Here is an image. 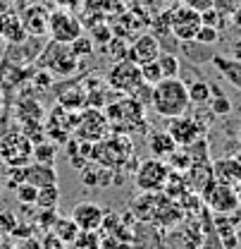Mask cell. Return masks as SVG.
Masks as SVG:
<instances>
[{
	"mask_svg": "<svg viewBox=\"0 0 241 249\" xmlns=\"http://www.w3.org/2000/svg\"><path fill=\"white\" fill-rule=\"evenodd\" d=\"M151 108L165 120H172V118H179L184 113H189L191 101H189L186 82L179 77L158 82L151 93Z\"/></svg>",
	"mask_w": 241,
	"mask_h": 249,
	"instance_id": "obj_1",
	"label": "cell"
},
{
	"mask_svg": "<svg viewBox=\"0 0 241 249\" xmlns=\"http://www.w3.org/2000/svg\"><path fill=\"white\" fill-rule=\"evenodd\" d=\"M170 165L162 160V158H148V160H144L139 168H136V173H134V182L136 187L141 189V192H146V194H158V192H162L165 185H167V180H170Z\"/></svg>",
	"mask_w": 241,
	"mask_h": 249,
	"instance_id": "obj_2",
	"label": "cell"
},
{
	"mask_svg": "<svg viewBox=\"0 0 241 249\" xmlns=\"http://www.w3.org/2000/svg\"><path fill=\"white\" fill-rule=\"evenodd\" d=\"M201 199L206 204V209L210 211L212 216H222V213H234L239 211V199L237 192L232 185H222L217 180H210L208 185L203 187Z\"/></svg>",
	"mask_w": 241,
	"mask_h": 249,
	"instance_id": "obj_3",
	"label": "cell"
},
{
	"mask_svg": "<svg viewBox=\"0 0 241 249\" xmlns=\"http://www.w3.org/2000/svg\"><path fill=\"white\" fill-rule=\"evenodd\" d=\"M84 34V24L79 17L72 15V10H53L50 12V19H48V36L55 41V43H62V46H69L74 38H79Z\"/></svg>",
	"mask_w": 241,
	"mask_h": 249,
	"instance_id": "obj_4",
	"label": "cell"
},
{
	"mask_svg": "<svg viewBox=\"0 0 241 249\" xmlns=\"http://www.w3.org/2000/svg\"><path fill=\"white\" fill-rule=\"evenodd\" d=\"M201 27H203L201 12H196V10H191V7H186V5L172 7V15H170V31H172V36H175L177 41H181V43L193 41Z\"/></svg>",
	"mask_w": 241,
	"mask_h": 249,
	"instance_id": "obj_5",
	"label": "cell"
},
{
	"mask_svg": "<svg viewBox=\"0 0 241 249\" xmlns=\"http://www.w3.org/2000/svg\"><path fill=\"white\" fill-rule=\"evenodd\" d=\"M206 132V124L201 123V118L196 115H179V118H172L167 120V134L175 139L177 146H189L193 144L196 139H201Z\"/></svg>",
	"mask_w": 241,
	"mask_h": 249,
	"instance_id": "obj_6",
	"label": "cell"
},
{
	"mask_svg": "<svg viewBox=\"0 0 241 249\" xmlns=\"http://www.w3.org/2000/svg\"><path fill=\"white\" fill-rule=\"evenodd\" d=\"M108 84L120 93H131L144 84L141 67L129 60H117V65H112L108 72Z\"/></svg>",
	"mask_w": 241,
	"mask_h": 249,
	"instance_id": "obj_7",
	"label": "cell"
},
{
	"mask_svg": "<svg viewBox=\"0 0 241 249\" xmlns=\"http://www.w3.org/2000/svg\"><path fill=\"white\" fill-rule=\"evenodd\" d=\"M160 53H162V46H160V41L155 38V34H139V36L129 43L124 60H129L141 67V65H148V62L158 60Z\"/></svg>",
	"mask_w": 241,
	"mask_h": 249,
	"instance_id": "obj_8",
	"label": "cell"
},
{
	"mask_svg": "<svg viewBox=\"0 0 241 249\" xmlns=\"http://www.w3.org/2000/svg\"><path fill=\"white\" fill-rule=\"evenodd\" d=\"M72 220L77 223V228L81 232H98L105 223V209L93 204V201H81L72 209Z\"/></svg>",
	"mask_w": 241,
	"mask_h": 249,
	"instance_id": "obj_9",
	"label": "cell"
},
{
	"mask_svg": "<svg viewBox=\"0 0 241 249\" xmlns=\"http://www.w3.org/2000/svg\"><path fill=\"white\" fill-rule=\"evenodd\" d=\"M22 27L27 31V36H46L48 34V19H50V10L41 2H29L22 7L19 12Z\"/></svg>",
	"mask_w": 241,
	"mask_h": 249,
	"instance_id": "obj_10",
	"label": "cell"
},
{
	"mask_svg": "<svg viewBox=\"0 0 241 249\" xmlns=\"http://www.w3.org/2000/svg\"><path fill=\"white\" fill-rule=\"evenodd\" d=\"M0 151H2V158L10 165H19V163H24L31 156L33 146H31L29 139L22 137V134H7L2 139V144H0Z\"/></svg>",
	"mask_w": 241,
	"mask_h": 249,
	"instance_id": "obj_11",
	"label": "cell"
},
{
	"mask_svg": "<svg viewBox=\"0 0 241 249\" xmlns=\"http://www.w3.org/2000/svg\"><path fill=\"white\" fill-rule=\"evenodd\" d=\"M210 170H212V180H217L222 185L237 187L241 182V163L237 160V156L215 158L210 163Z\"/></svg>",
	"mask_w": 241,
	"mask_h": 249,
	"instance_id": "obj_12",
	"label": "cell"
},
{
	"mask_svg": "<svg viewBox=\"0 0 241 249\" xmlns=\"http://www.w3.org/2000/svg\"><path fill=\"white\" fill-rule=\"evenodd\" d=\"M0 41H5L10 46H17V43L27 41V31L22 27V19L12 10H2L0 12Z\"/></svg>",
	"mask_w": 241,
	"mask_h": 249,
	"instance_id": "obj_13",
	"label": "cell"
},
{
	"mask_svg": "<svg viewBox=\"0 0 241 249\" xmlns=\"http://www.w3.org/2000/svg\"><path fill=\"white\" fill-rule=\"evenodd\" d=\"M210 62H212V67H215L232 87H237L241 91V62L239 60H234V58H229V55L215 53V55H210Z\"/></svg>",
	"mask_w": 241,
	"mask_h": 249,
	"instance_id": "obj_14",
	"label": "cell"
},
{
	"mask_svg": "<svg viewBox=\"0 0 241 249\" xmlns=\"http://www.w3.org/2000/svg\"><path fill=\"white\" fill-rule=\"evenodd\" d=\"M24 182L33 185L36 189H43V187H53L58 185V175L53 170V165H43V163H36L24 168Z\"/></svg>",
	"mask_w": 241,
	"mask_h": 249,
	"instance_id": "obj_15",
	"label": "cell"
},
{
	"mask_svg": "<svg viewBox=\"0 0 241 249\" xmlns=\"http://www.w3.org/2000/svg\"><path fill=\"white\" fill-rule=\"evenodd\" d=\"M84 118H86L91 124L89 127H77V137H79L81 142L91 144V142L100 139V137L96 134V129L105 137V132H108V120H105V115H103V113H98V110H86V113H84Z\"/></svg>",
	"mask_w": 241,
	"mask_h": 249,
	"instance_id": "obj_16",
	"label": "cell"
},
{
	"mask_svg": "<svg viewBox=\"0 0 241 249\" xmlns=\"http://www.w3.org/2000/svg\"><path fill=\"white\" fill-rule=\"evenodd\" d=\"M81 182L86 187H108L115 182V175L105 168V165H96V163H86L81 168Z\"/></svg>",
	"mask_w": 241,
	"mask_h": 249,
	"instance_id": "obj_17",
	"label": "cell"
},
{
	"mask_svg": "<svg viewBox=\"0 0 241 249\" xmlns=\"http://www.w3.org/2000/svg\"><path fill=\"white\" fill-rule=\"evenodd\" d=\"M148 146H151L153 158H167V156H172L177 151V144H175V139L167 134V129H165V132H151Z\"/></svg>",
	"mask_w": 241,
	"mask_h": 249,
	"instance_id": "obj_18",
	"label": "cell"
},
{
	"mask_svg": "<svg viewBox=\"0 0 241 249\" xmlns=\"http://www.w3.org/2000/svg\"><path fill=\"white\" fill-rule=\"evenodd\" d=\"M79 228H77V223L72 220V218H55V223H53V235L60 240L62 245H72V242H77V237H79Z\"/></svg>",
	"mask_w": 241,
	"mask_h": 249,
	"instance_id": "obj_19",
	"label": "cell"
},
{
	"mask_svg": "<svg viewBox=\"0 0 241 249\" xmlns=\"http://www.w3.org/2000/svg\"><path fill=\"white\" fill-rule=\"evenodd\" d=\"M189 87V101L191 106H208L212 98V84L210 82H203V79H196Z\"/></svg>",
	"mask_w": 241,
	"mask_h": 249,
	"instance_id": "obj_20",
	"label": "cell"
},
{
	"mask_svg": "<svg viewBox=\"0 0 241 249\" xmlns=\"http://www.w3.org/2000/svg\"><path fill=\"white\" fill-rule=\"evenodd\" d=\"M58 201H60V187L58 185L43 187V189H38V194H36V204H38L43 211H55Z\"/></svg>",
	"mask_w": 241,
	"mask_h": 249,
	"instance_id": "obj_21",
	"label": "cell"
},
{
	"mask_svg": "<svg viewBox=\"0 0 241 249\" xmlns=\"http://www.w3.org/2000/svg\"><path fill=\"white\" fill-rule=\"evenodd\" d=\"M158 67H160V72H162V79H172V77H179L181 62L175 53H160Z\"/></svg>",
	"mask_w": 241,
	"mask_h": 249,
	"instance_id": "obj_22",
	"label": "cell"
},
{
	"mask_svg": "<svg viewBox=\"0 0 241 249\" xmlns=\"http://www.w3.org/2000/svg\"><path fill=\"white\" fill-rule=\"evenodd\" d=\"M210 113L212 115H217V118H222V115H229L232 113V101L225 96V93L220 91L217 87H212V98H210Z\"/></svg>",
	"mask_w": 241,
	"mask_h": 249,
	"instance_id": "obj_23",
	"label": "cell"
},
{
	"mask_svg": "<svg viewBox=\"0 0 241 249\" xmlns=\"http://www.w3.org/2000/svg\"><path fill=\"white\" fill-rule=\"evenodd\" d=\"M69 51H72V55L79 60V58H91L93 55V38L91 36H79V38H74L72 43H69Z\"/></svg>",
	"mask_w": 241,
	"mask_h": 249,
	"instance_id": "obj_24",
	"label": "cell"
},
{
	"mask_svg": "<svg viewBox=\"0 0 241 249\" xmlns=\"http://www.w3.org/2000/svg\"><path fill=\"white\" fill-rule=\"evenodd\" d=\"M31 154L36 156V160L43 163V165H53L55 163V146L53 144H36Z\"/></svg>",
	"mask_w": 241,
	"mask_h": 249,
	"instance_id": "obj_25",
	"label": "cell"
},
{
	"mask_svg": "<svg viewBox=\"0 0 241 249\" xmlns=\"http://www.w3.org/2000/svg\"><path fill=\"white\" fill-rule=\"evenodd\" d=\"M141 79L146 84H151V87H155L158 82H162V72L158 67V60L148 62V65H141Z\"/></svg>",
	"mask_w": 241,
	"mask_h": 249,
	"instance_id": "obj_26",
	"label": "cell"
},
{
	"mask_svg": "<svg viewBox=\"0 0 241 249\" xmlns=\"http://www.w3.org/2000/svg\"><path fill=\"white\" fill-rule=\"evenodd\" d=\"M198 46H212V43H217L220 41V29H215V27H201L198 34H196V38H193Z\"/></svg>",
	"mask_w": 241,
	"mask_h": 249,
	"instance_id": "obj_27",
	"label": "cell"
},
{
	"mask_svg": "<svg viewBox=\"0 0 241 249\" xmlns=\"http://www.w3.org/2000/svg\"><path fill=\"white\" fill-rule=\"evenodd\" d=\"M239 7H241L239 0H215V2H212V10H215V12H220L222 17H227V19H229Z\"/></svg>",
	"mask_w": 241,
	"mask_h": 249,
	"instance_id": "obj_28",
	"label": "cell"
},
{
	"mask_svg": "<svg viewBox=\"0 0 241 249\" xmlns=\"http://www.w3.org/2000/svg\"><path fill=\"white\" fill-rule=\"evenodd\" d=\"M201 22H203L206 27L222 29V27L227 24V17H222V15H220V12H215V10H206V12H201Z\"/></svg>",
	"mask_w": 241,
	"mask_h": 249,
	"instance_id": "obj_29",
	"label": "cell"
},
{
	"mask_svg": "<svg viewBox=\"0 0 241 249\" xmlns=\"http://www.w3.org/2000/svg\"><path fill=\"white\" fill-rule=\"evenodd\" d=\"M36 194H38V189L29 182H24V185H17V199L19 201H27V204H36Z\"/></svg>",
	"mask_w": 241,
	"mask_h": 249,
	"instance_id": "obj_30",
	"label": "cell"
},
{
	"mask_svg": "<svg viewBox=\"0 0 241 249\" xmlns=\"http://www.w3.org/2000/svg\"><path fill=\"white\" fill-rule=\"evenodd\" d=\"M212 2L215 0H181V5L196 10V12H206V10H212Z\"/></svg>",
	"mask_w": 241,
	"mask_h": 249,
	"instance_id": "obj_31",
	"label": "cell"
},
{
	"mask_svg": "<svg viewBox=\"0 0 241 249\" xmlns=\"http://www.w3.org/2000/svg\"><path fill=\"white\" fill-rule=\"evenodd\" d=\"M58 7H62V10H79L81 5H84V0H53Z\"/></svg>",
	"mask_w": 241,
	"mask_h": 249,
	"instance_id": "obj_32",
	"label": "cell"
},
{
	"mask_svg": "<svg viewBox=\"0 0 241 249\" xmlns=\"http://www.w3.org/2000/svg\"><path fill=\"white\" fill-rule=\"evenodd\" d=\"M229 58H234V60L241 62V41H237V43L232 46V55H229Z\"/></svg>",
	"mask_w": 241,
	"mask_h": 249,
	"instance_id": "obj_33",
	"label": "cell"
},
{
	"mask_svg": "<svg viewBox=\"0 0 241 249\" xmlns=\"http://www.w3.org/2000/svg\"><path fill=\"white\" fill-rule=\"evenodd\" d=\"M232 24H234V27H239V29H241V7L237 10V12H234V15H232Z\"/></svg>",
	"mask_w": 241,
	"mask_h": 249,
	"instance_id": "obj_34",
	"label": "cell"
},
{
	"mask_svg": "<svg viewBox=\"0 0 241 249\" xmlns=\"http://www.w3.org/2000/svg\"><path fill=\"white\" fill-rule=\"evenodd\" d=\"M234 249H241V228L237 230V245H234Z\"/></svg>",
	"mask_w": 241,
	"mask_h": 249,
	"instance_id": "obj_35",
	"label": "cell"
},
{
	"mask_svg": "<svg viewBox=\"0 0 241 249\" xmlns=\"http://www.w3.org/2000/svg\"><path fill=\"white\" fill-rule=\"evenodd\" d=\"M234 192H237V199H239V209H241V182L234 187Z\"/></svg>",
	"mask_w": 241,
	"mask_h": 249,
	"instance_id": "obj_36",
	"label": "cell"
},
{
	"mask_svg": "<svg viewBox=\"0 0 241 249\" xmlns=\"http://www.w3.org/2000/svg\"><path fill=\"white\" fill-rule=\"evenodd\" d=\"M237 139H239V144H241V123L237 124Z\"/></svg>",
	"mask_w": 241,
	"mask_h": 249,
	"instance_id": "obj_37",
	"label": "cell"
},
{
	"mask_svg": "<svg viewBox=\"0 0 241 249\" xmlns=\"http://www.w3.org/2000/svg\"><path fill=\"white\" fill-rule=\"evenodd\" d=\"M22 2H24V5H29V2H38V0H22Z\"/></svg>",
	"mask_w": 241,
	"mask_h": 249,
	"instance_id": "obj_38",
	"label": "cell"
},
{
	"mask_svg": "<svg viewBox=\"0 0 241 249\" xmlns=\"http://www.w3.org/2000/svg\"><path fill=\"white\" fill-rule=\"evenodd\" d=\"M237 160H239V163H241V149H239V151H237Z\"/></svg>",
	"mask_w": 241,
	"mask_h": 249,
	"instance_id": "obj_39",
	"label": "cell"
}]
</instances>
